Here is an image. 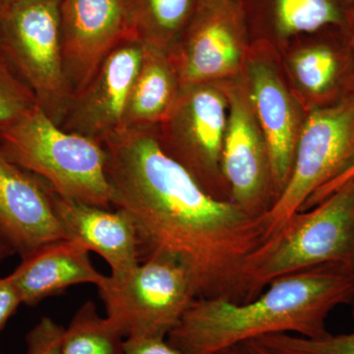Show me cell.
I'll return each mask as SVG.
<instances>
[{
	"mask_svg": "<svg viewBox=\"0 0 354 354\" xmlns=\"http://www.w3.org/2000/svg\"><path fill=\"white\" fill-rule=\"evenodd\" d=\"M106 318L125 339L167 337L197 298L187 268L155 254L121 279L106 276L97 286Z\"/></svg>",
	"mask_w": 354,
	"mask_h": 354,
	"instance_id": "obj_6",
	"label": "cell"
},
{
	"mask_svg": "<svg viewBox=\"0 0 354 354\" xmlns=\"http://www.w3.org/2000/svg\"><path fill=\"white\" fill-rule=\"evenodd\" d=\"M60 2L21 0L0 6V57L59 127L73 99L62 59Z\"/></svg>",
	"mask_w": 354,
	"mask_h": 354,
	"instance_id": "obj_5",
	"label": "cell"
},
{
	"mask_svg": "<svg viewBox=\"0 0 354 354\" xmlns=\"http://www.w3.org/2000/svg\"><path fill=\"white\" fill-rule=\"evenodd\" d=\"M65 328L44 317L27 335V354H60Z\"/></svg>",
	"mask_w": 354,
	"mask_h": 354,
	"instance_id": "obj_24",
	"label": "cell"
},
{
	"mask_svg": "<svg viewBox=\"0 0 354 354\" xmlns=\"http://www.w3.org/2000/svg\"><path fill=\"white\" fill-rule=\"evenodd\" d=\"M326 265L354 269V177L322 202L293 214L247 260L244 301L274 279Z\"/></svg>",
	"mask_w": 354,
	"mask_h": 354,
	"instance_id": "obj_3",
	"label": "cell"
},
{
	"mask_svg": "<svg viewBox=\"0 0 354 354\" xmlns=\"http://www.w3.org/2000/svg\"><path fill=\"white\" fill-rule=\"evenodd\" d=\"M102 146L113 208L131 216L141 262L171 256L190 272L197 298L243 302L244 266L268 239L265 216L209 195L162 150L157 127L122 130Z\"/></svg>",
	"mask_w": 354,
	"mask_h": 354,
	"instance_id": "obj_1",
	"label": "cell"
},
{
	"mask_svg": "<svg viewBox=\"0 0 354 354\" xmlns=\"http://www.w3.org/2000/svg\"><path fill=\"white\" fill-rule=\"evenodd\" d=\"M353 320H354V301H353Z\"/></svg>",
	"mask_w": 354,
	"mask_h": 354,
	"instance_id": "obj_33",
	"label": "cell"
},
{
	"mask_svg": "<svg viewBox=\"0 0 354 354\" xmlns=\"http://www.w3.org/2000/svg\"><path fill=\"white\" fill-rule=\"evenodd\" d=\"M353 177H354V164L349 167L348 171H344L341 176L337 177V179H335L334 181L326 185L322 189L317 191L315 194L306 202V204L304 205L301 211H305V209H308L312 208V207L316 206L317 204L322 202L325 198L329 196L334 191L341 187L342 185H344L346 181H348L349 179L353 178Z\"/></svg>",
	"mask_w": 354,
	"mask_h": 354,
	"instance_id": "obj_27",
	"label": "cell"
},
{
	"mask_svg": "<svg viewBox=\"0 0 354 354\" xmlns=\"http://www.w3.org/2000/svg\"><path fill=\"white\" fill-rule=\"evenodd\" d=\"M353 60V50L348 55L342 48L322 41L298 50L291 60V66L305 92L327 106L349 97L342 92L346 84L351 85L349 65Z\"/></svg>",
	"mask_w": 354,
	"mask_h": 354,
	"instance_id": "obj_19",
	"label": "cell"
},
{
	"mask_svg": "<svg viewBox=\"0 0 354 354\" xmlns=\"http://www.w3.org/2000/svg\"><path fill=\"white\" fill-rule=\"evenodd\" d=\"M143 53V43L125 37L82 92L72 99L60 127L102 145L124 130L128 101Z\"/></svg>",
	"mask_w": 354,
	"mask_h": 354,
	"instance_id": "obj_11",
	"label": "cell"
},
{
	"mask_svg": "<svg viewBox=\"0 0 354 354\" xmlns=\"http://www.w3.org/2000/svg\"><path fill=\"white\" fill-rule=\"evenodd\" d=\"M349 41H351V48H353L354 53V17L353 22V27H351V32H349Z\"/></svg>",
	"mask_w": 354,
	"mask_h": 354,
	"instance_id": "obj_31",
	"label": "cell"
},
{
	"mask_svg": "<svg viewBox=\"0 0 354 354\" xmlns=\"http://www.w3.org/2000/svg\"><path fill=\"white\" fill-rule=\"evenodd\" d=\"M21 304L19 293L9 276L0 278V332Z\"/></svg>",
	"mask_w": 354,
	"mask_h": 354,
	"instance_id": "obj_26",
	"label": "cell"
},
{
	"mask_svg": "<svg viewBox=\"0 0 354 354\" xmlns=\"http://www.w3.org/2000/svg\"><path fill=\"white\" fill-rule=\"evenodd\" d=\"M244 16L260 13L272 35L286 39L353 27L354 0H239Z\"/></svg>",
	"mask_w": 354,
	"mask_h": 354,
	"instance_id": "obj_17",
	"label": "cell"
},
{
	"mask_svg": "<svg viewBox=\"0 0 354 354\" xmlns=\"http://www.w3.org/2000/svg\"><path fill=\"white\" fill-rule=\"evenodd\" d=\"M279 354H354V333L307 339L291 334H272L258 339Z\"/></svg>",
	"mask_w": 354,
	"mask_h": 354,
	"instance_id": "obj_23",
	"label": "cell"
},
{
	"mask_svg": "<svg viewBox=\"0 0 354 354\" xmlns=\"http://www.w3.org/2000/svg\"><path fill=\"white\" fill-rule=\"evenodd\" d=\"M181 90L169 53L144 44L143 58L133 83L124 129L158 127L176 104Z\"/></svg>",
	"mask_w": 354,
	"mask_h": 354,
	"instance_id": "obj_18",
	"label": "cell"
},
{
	"mask_svg": "<svg viewBox=\"0 0 354 354\" xmlns=\"http://www.w3.org/2000/svg\"><path fill=\"white\" fill-rule=\"evenodd\" d=\"M53 198L67 239L101 256L111 268L113 278H124L138 267V234L127 212L73 201L53 190Z\"/></svg>",
	"mask_w": 354,
	"mask_h": 354,
	"instance_id": "obj_15",
	"label": "cell"
},
{
	"mask_svg": "<svg viewBox=\"0 0 354 354\" xmlns=\"http://www.w3.org/2000/svg\"><path fill=\"white\" fill-rule=\"evenodd\" d=\"M353 164L354 94L314 109L304 120L290 179L265 215L268 237Z\"/></svg>",
	"mask_w": 354,
	"mask_h": 354,
	"instance_id": "obj_7",
	"label": "cell"
},
{
	"mask_svg": "<svg viewBox=\"0 0 354 354\" xmlns=\"http://www.w3.org/2000/svg\"><path fill=\"white\" fill-rule=\"evenodd\" d=\"M227 120V95L216 82L183 86L157 136L162 150L205 191L230 201L221 165Z\"/></svg>",
	"mask_w": 354,
	"mask_h": 354,
	"instance_id": "obj_8",
	"label": "cell"
},
{
	"mask_svg": "<svg viewBox=\"0 0 354 354\" xmlns=\"http://www.w3.org/2000/svg\"><path fill=\"white\" fill-rule=\"evenodd\" d=\"M241 354H279L268 348L257 339H250L237 344Z\"/></svg>",
	"mask_w": 354,
	"mask_h": 354,
	"instance_id": "obj_28",
	"label": "cell"
},
{
	"mask_svg": "<svg viewBox=\"0 0 354 354\" xmlns=\"http://www.w3.org/2000/svg\"><path fill=\"white\" fill-rule=\"evenodd\" d=\"M67 239L46 181L7 158L0 149V241L21 258Z\"/></svg>",
	"mask_w": 354,
	"mask_h": 354,
	"instance_id": "obj_13",
	"label": "cell"
},
{
	"mask_svg": "<svg viewBox=\"0 0 354 354\" xmlns=\"http://www.w3.org/2000/svg\"><path fill=\"white\" fill-rule=\"evenodd\" d=\"M0 149L9 160L43 179L60 196L113 208L104 146L64 131L39 106L0 131Z\"/></svg>",
	"mask_w": 354,
	"mask_h": 354,
	"instance_id": "obj_4",
	"label": "cell"
},
{
	"mask_svg": "<svg viewBox=\"0 0 354 354\" xmlns=\"http://www.w3.org/2000/svg\"><path fill=\"white\" fill-rule=\"evenodd\" d=\"M216 354H241L239 351V346H232V348H227L223 349V351H218Z\"/></svg>",
	"mask_w": 354,
	"mask_h": 354,
	"instance_id": "obj_30",
	"label": "cell"
},
{
	"mask_svg": "<svg viewBox=\"0 0 354 354\" xmlns=\"http://www.w3.org/2000/svg\"><path fill=\"white\" fill-rule=\"evenodd\" d=\"M21 1V0H0V6H6V4L14 3V2Z\"/></svg>",
	"mask_w": 354,
	"mask_h": 354,
	"instance_id": "obj_32",
	"label": "cell"
},
{
	"mask_svg": "<svg viewBox=\"0 0 354 354\" xmlns=\"http://www.w3.org/2000/svg\"><path fill=\"white\" fill-rule=\"evenodd\" d=\"M59 25L64 72L74 97L130 34L121 0H62Z\"/></svg>",
	"mask_w": 354,
	"mask_h": 354,
	"instance_id": "obj_12",
	"label": "cell"
},
{
	"mask_svg": "<svg viewBox=\"0 0 354 354\" xmlns=\"http://www.w3.org/2000/svg\"><path fill=\"white\" fill-rule=\"evenodd\" d=\"M232 1H239V0H232Z\"/></svg>",
	"mask_w": 354,
	"mask_h": 354,
	"instance_id": "obj_34",
	"label": "cell"
},
{
	"mask_svg": "<svg viewBox=\"0 0 354 354\" xmlns=\"http://www.w3.org/2000/svg\"><path fill=\"white\" fill-rule=\"evenodd\" d=\"M36 106L31 88L0 57V131L16 124Z\"/></svg>",
	"mask_w": 354,
	"mask_h": 354,
	"instance_id": "obj_22",
	"label": "cell"
},
{
	"mask_svg": "<svg viewBox=\"0 0 354 354\" xmlns=\"http://www.w3.org/2000/svg\"><path fill=\"white\" fill-rule=\"evenodd\" d=\"M227 131L221 152V172L230 202L249 215L265 216L276 201L265 138L254 113L247 82L225 91Z\"/></svg>",
	"mask_w": 354,
	"mask_h": 354,
	"instance_id": "obj_10",
	"label": "cell"
},
{
	"mask_svg": "<svg viewBox=\"0 0 354 354\" xmlns=\"http://www.w3.org/2000/svg\"><path fill=\"white\" fill-rule=\"evenodd\" d=\"M246 82L269 153L277 200L290 179L302 123L292 97L271 62L250 60Z\"/></svg>",
	"mask_w": 354,
	"mask_h": 354,
	"instance_id": "obj_14",
	"label": "cell"
},
{
	"mask_svg": "<svg viewBox=\"0 0 354 354\" xmlns=\"http://www.w3.org/2000/svg\"><path fill=\"white\" fill-rule=\"evenodd\" d=\"M125 339L93 301L85 302L65 328L60 354H123Z\"/></svg>",
	"mask_w": 354,
	"mask_h": 354,
	"instance_id": "obj_21",
	"label": "cell"
},
{
	"mask_svg": "<svg viewBox=\"0 0 354 354\" xmlns=\"http://www.w3.org/2000/svg\"><path fill=\"white\" fill-rule=\"evenodd\" d=\"M12 254H14L12 250L6 245L3 242L0 241V263L6 259L7 257H9V256L12 255Z\"/></svg>",
	"mask_w": 354,
	"mask_h": 354,
	"instance_id": "obj_29",
	"label": "cell"
},
{
	"mask_svg": "<svg viewBox=\"0 0 354 354\" xmlns=\"http://www.w3.org/2000/svg\"><path fill=\"white\" fill-rule=\"evenodd\" d=\"M130 36L169 53L189 25L198 0H121Z\"/></svg>",
	"mask_w": 354,
	"mask_h": 354,
	"instance_id": "obj_20",
	"label": "cell"
},
{
	"mask_svg": "<svg viewBox=\"0 0 354 354\" xmlns=\"http://www.w3.org/2000/svg\"><path fill=\"white\" fill-rule=\"evenodd\" d=\"M247 32L239 1L198 0L189 25L169 51L181 87L235 75L241 66Z\"/></svg>",
	"mask_w": 354,
	"mask_h": 354,
	"instance_id": "obj_9",
	"label": "cell"
},
{
	"mask_svg": "<svg viewBox=\"0 0 354 354\" xmlns=\"http://www.w3.org/2000/svg\"><path fill=\"white\" fill-rule=\"evenodd\" d=\"M123 354H183L167 337H129Z\"/></svg>",
	"mask_w": 354,
	"mask_h": 354,
	"instance_id": "obj_25",
	"label": "cell"
},
{
	"mask_svg": "<svg viewBox=\"0 0 354 354\" xmlns=\"http://www.w3.org/2000/svg\"><path fill=\"white\" fill-rule=\"evenodd\" d=\"M88 253L75 241L62 239L48 242L21 258L9 278L22 304L36 306L70 286L101 285L106 276L95 269Z\"/></svg>",
	"mask_w": 354,
	"mask_h": 354,
	"instance_id": "obj_16",
	"label": "cell"
},
{
	"mask_svg": "<svg viewBox=\"0 0 354 354\" xmlns=\"http://www.w3.org/2000/svg\"><path fill=\"white\" fill-rule=\"evenodd\" d=\"M354 301V269L326 265L272 281L249 301L196 298L167 339L183 354H216L272 334L322 339L330 312Z\"/></svg>",
	"mask_w": 354,
	"mask_h": 354,
	"instance_id": "obj_2",
	"label": "cell"
}]
</instances>
